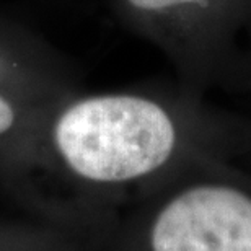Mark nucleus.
<instances>
[{
  "instance_id": "obj_3",
  "label": "nucleus",
  "mask_w": 251,
  "mask_h": 251,
  "mask_svg": "<svg viewBox=\"0 0 251 251\" xmlns=\"http://www.w3.org/2000/svg\"><path fill=\"white\" fill-rule=\"evenodd\" d=\"M149 227V251H251V176L201 158L172 176Z\"/></svg>"
},
{
  "instance_id": "obj_2",
  "label": "nucleus",
  "mask_w": 251,
  "mask_h": 251,
  "mask_svg": "<svg viewBox=\"0 0 251 251\" xmlns=\"http://www.w3.org/2000/svg\"><path fill=\"white\" fill-rule=\"evenodd\" d=\"M129 31L153 44L178 83L204 95L251 88V0H109Z\"/></svg>"
},
{
  "instance_id": "obj_1",
  "label": "nucleus",
  "mask_w": 251,
  "mask_h": 251,
  "mask_svg": "<svg viewBox=\"0 0 251 251\" xmlns=\"http://www.w3.org/2000/svg\"><path fill=\"white\" fill-rule=\"evenodd\" d=\"M65 175L93 188L163 181L201 158L251 152V119L172 88L75 92L49 113L36 140Z\"/></svg>"
}]
</instances>
